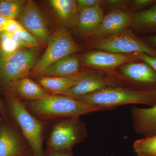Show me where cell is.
I'll return each mask as SVG.
<instances>
[{
    "mask_svg": "<svg viewBox=\"0 0 156 156\" xmlns=\"http://www.w3.org/2000/svg\"><path fill=\"white\" fill-rule=\"evenodd\" d=\"M112 84L111 81L100 76L84 73L83 78L77 84L61 95L77 99L84 95L110 87Z\"/></svg>",
    "mask_w": 156,
    "mask_h": 156,
    "instance_id": "cell-14",
    "label": "cell"
},
{
    "mask_svg": "<svg viewBox=\"0 0 156 156\" xmlns=\"http://www.w3.org/2000/svg\"><path fill=\"white\" fill-rule=\"evenodd\" d=\"M131 25L140 34L156 32V3L147 9L133 13Z\"/></svg>",
    "mask_w": 156,
    "mask_h": 156,
    "instance_id": "cell-19",
    "label": "cell"
},
{
    "mask_svg": "<svg viewBox=\"0 0 156 156\" xmlns=\"http://www.w3.org/2000/svg\"><path fill=\"white\" fill-rule=\"evenodd\" d=\"M87 135L86 126L80 117L59 120L50 129L46 154L72 152L73 147L83 141Z\"/></svg>",
    "mask_w": 156,
    "mask_h": 156,
    "instance_id": "cell-4",
    "label": "cell"
},
{
    "mask_svg": "<svg viewBox=\"0 0 156 156\" xmlns=\"http://www.w3.org/2000/svg\"><path fill=\"white\" fill-rule=\"evenodd\" d=\"M9 87H10L11 93L20 99L25 100L24 101L43 100L52 95L29 78H21L14 81Z\"/></svg>",
    "mask_w": 156,
    "mask_h": 156,
    "instance_id": "cell-15",
    "label": "cell"
},
{
    "mask_svg": "<svg viewBox=\"0 0 156 156\" xmlns=\"http://www.w3.org/2000/svg\"><path fill=\"white\" fill-rule=\"evenodd\" d=\"M101 2L102 1L100 0H77L76 2L79 14H80L85 10L98 5L101 4Z\"/></svg>",
    "mask_w": 156,
    "mask_h": 156,
    "instance_id": "cell-24",
    "label": "cell"
},
{
    "mask_svg": "<svg viewBox=\"0 0 156 156\" xmlns=\"http://www.w3.org/2000/svg\"><path fill=\"white\" fill-rule=\"evenodd\" d=\"M23 102L32 114L44 121L80 117L89 113L104 110L101 108L61 95H52L43 100Z\"/></svg>",
    "mask_w": 156,
    "mask_h": 156,
    "instance_id": "cell-1",
    "label": "cell"
},
{
    "mask_svg": "<svg viewBox=\"0 0 156 156\" xmlns=\"http://www.w3.org/2000/svg\"><path fill=\"white\" fill-rule=\"evenodd\" d=\"M39 48L20 49L12 53L0 51V82L9 87L32 70L38 61Z\"/></svg>",
    "mask_w": 156,
    "mask_h": 156,
    "instance_id": "cell-5",
    "label": "cell"
},
{
    "mask_svg": "<svg viewBox=\"0 0 156 156\" xmlns=\"http://www.w3.org/2000/svg\"><path fill=\"white\" fill-rule=\"evenodd\" d=\"M0 2H1V1H0Z\"/></svg>",
    "mask_w": 156,
    "mask_h": 156,
    "instance_id": "cell-35",
    "label": "cell"
},
{
    "mask_svg": "<svg viewBox=\"0 0 156 156\" xmlns=\"http://www.w3.org/2000/svg\"><path fill=\"white\" fill-rule=\"evenodd\" d=\"M21 49L18 47L16 43L10 38L7 41L0 43V51L5 53H12Z\"/></svg>",
    "mask_w": 156,
    "mask_h": 156,
    "instance_id": "cell-25",
    "label": "cell"
},
{
    "mask_svg": "<svg viewBox=\"0 0 156 156\" xmlns=\"http://www.w3.org/2000/svg\"><path fill=\"white\" fill-rule=\"evenodd\" d=\"M25 156H33L32 154L29 155H27Z\"/></svg>",
    "mask_w": 156,
    "mask_h": 156,
    "instance_id": "cell-34",
    "label": "cell"
},
{
    "mask_svg": "<svg viewBox=\"0 0 156 156\" xmlns=\"http://www.w3.org/2000/svg\"><path fill=\"white\" fill-rule=\"evenodd\" d=\"M133 148L137 156H156V134L135 140Z\"/></svg>",
    "mask_w": 156,
    "mask_h": 156,
    "instance_id": "cell-21",
    "label": "cell"
},
{
    "mask_svg": "<svg viewBox=\"0 0 156 156\" xmlns=\"http://www.w3.org/2000/svg\"><path fill=\"white\" fill-rule=\"evenodd\" d=\"M80 61L75 56H69L59 59L44 70L38 76L70 77L78 75Z\"/></svg>",
    "mask_w": 156,
    "mask_h": 156,
    "instance_id": "cell-16",
    "label": "cell"
},
{
    "mask_svg": "<svg viewBox=\"0 0 156 156\" xmlns=\"http://www.w3.org/2000/svg\"><path fill=\"white\" fill-rule=\"evenodd\" d=\"M130 1H102L101 5L105 4V5L108 6L111 8H115L114 10L119 9L126 8Z\"/></svg>",
    "mask_w": 156,
    "mask_h": 156,
    "instance_id": "cell-29",
    "label": "cell"
},
{
    "mask_svg": "<svg viewBox=\"0 0 156 156\" xmlns=\"http://www.w3.org/2000/svg\"><path fill=\"white\" fill-rule=\"evenodd\" d=\"M32 154L26 142L9 119H0V156H25Z\"/></svg>",
    "mask_w": 156,
    "mask_h": 156,
    "instance_id": "cell-8",
    "label": "cell"
},
{
    "mask_svg": "<svg viewBox=\"0 0 156 156\" xmlns=\"http://www.w3.org/2000/svg\"><path fill=\"white\" fill-rule=\"evenodd\" d=\"M8 18L0 15V33L5 31L6 23Z\"/></svg>",
    "mask_w": 156,
    "mask_h": 156,
    "instance_id": "cell-32",
    "label": "cell"
},
{
    "mask_svg": "<svg viewBox=\"0 0 156 156\" xmlns=\"http://www.w3.org/2000/svg\"><path fill=\"white\" fill-rule=\"evenodd\" d=\"M47 156H73L72 152L46 154Z\"/></svg>",
    "mask_w": 156,
    "mask_h": 156,
    "instance_id": "cell-33",
    "label": "cell"
},
{
    "mask_svg": "<svg viewBox=\"0 0 156 156\" xmlns=\"http://www.w3.org/2000/svg\"><path fill=\"white\" fill-rule=\"evenodd\" d=\"M25 29L14 19H8L6 23L5 31L11 34H15L18 31Z\"/></svg>",
    "mask_w": 156,
    "mask_h": 156,
    "instance_id": "cell-28",
    "label": "cell"
},
{
    "mask_svg": "<svg viewBox=\"0 0 156 156\" xmlns=\"http://www.w3.org/2000/svg\"><path fill=\"white\" fill-rule=\"evenodd\" d=\"M47 49L31 71L38 76L44 70L61 58L81 51L69 32L63 27H59L50 36Z\"/></svg>",
    "mask_w": 156,
    "mask_h": 156,
    "instance_id": "cell-6",
    "label": "cell"
},
{
    "mask_svg": "<svg viewBox=\"0 0 156 156\" xmlns=\"http://www.w3.org/2000/svg\"><path fill=\"white\" fill-rule=\"evenodd\" d=\"M156 3V0H135L131 5L133 10L141 11L150 8Z\"/></svg>",
    "mask_w": 156,
    "mask_h": 156,
    "instance_id": "cell-26",
    "label": "cell"
},
{
    "mask_svg": "<svg viewBox=\"0 0 156 156\" xmlns=\"http://www.w3.org/2000/svg\"><path fill=\"white\" fill-rule=\"evenodd\" d=\"M84 73L70 77L38 76V82L41 87L51 95H62L79 83Z\"/></svg>",
    "mask_w": 156,
    "mask_h": 156,
    "instance_id": "cell-18",
    "label": "cell"
},
{
    "mask_svg": "<svg viewBox=\"0 0 156 156\" xmlns=\"http://www.w3.org/2000/svg\"><path fill=\"white\" fill-rule=\"evenodd\" d=\"M137 60L138 59L135 53L130 55L103 51L90 52L84 55L83 58V62L86 65L107 70Z\"/></svg>",
    "mask_w": 156,
    "mask_h": 156,
    "instance_id": "cell-11",
    "label": "cell"
},
{
    "mask_svg": "<svg viewBox=\"0 0 156 156\" xmlns=\"http://www.w3.org/2000/svg\"><path fill=\"white\" fill-rule=\"evenodd\" d=\"M20 23L41 44H48L50 37L48 25L34 1L30 0L27 2L20 17Z\"/></svg>",
    "mask_w": 156,
    "mask_h": 156,
    "instance_id": "cell-10",
    "label": "cell"
},
{
    "mask_svg": "<svg viewBox=\"0 0 156 156\" xmlns=\"http://www.w3.org/2000/svg\"><path fill=\"white\" fill-rule=\"evenodd\" d=\"M144 41L156 49V34L144 38Z\"/></svg>",
    "mask_w": 156,
    "mask_h": 156,
    "instance_id": "cell-31",
    "label": "cell"
},
{
    "mask_svg": "<svg viewBox=\"0 0 156 156\" xmlns=\"http://www.w3.org/2000/svg\"><path fill=\"white\" fill-rule=\"evenodd\" d=\"M120 70L126 77L142 88L143 90L156 89V73L144 62H128L121 66Z\"/></svg>",
    "mask_w": 156,
    "mask_h": 156,
    "instance_id": "cell-12",
    "label": "cell"
},
{
    "mask_svg": "<svg viewBox=\"0 0 156 156\" xmlns=\"http://www.w3.org/2000/svg\"><path fill=\"white\" fill-rule=\"evenodd\" d=\"M87 104L111 110L126 104L156 105V89L150 90L109 87L77 98Z\"/></svg>",
    "mask_w": 156,
    "mask_h": 156,
    "instance_id": "cell-2",
    "label": "cell"
},
{
    "mask_svg": "<svg viewBox=\"0 0 156 156\" xmlns=\"http://www.w3.org/2000/svg\"><path fill=\"white\" fill-rule=\"evenodd\" d=\"M101 5H98L79 14L76 26L80 34L89 37L100 26L104 17Z\"/></svg>",
    "mask_w": 156,
    "mask_h": 156,
    "instance_id": "cell-17",
    "label": "cell"
},
{
    "mask_svg": "<svg viewBox=\"0 0 156 156\" xmlns=\"http://www.w3.org/2000/svg\"><path fill=\"white\" fill-rule=\"evenodd\" d=\"M132 14L133 13L126 8L113 10L104 16L100 26L89 37L96 41L126 30L132 24Z\"/></svg>",
    "mask_w": 156,
    "mask_h": 156,
    "instance_id": "cell-9",
    "label": "cell"
},
{
    "mask_svg": "<svg viewBox=\"0 0 156 156\" xmlns=\"http://www.w3.org/2000/svg\"><path fill=\"white\" fill-rule=\"evenodd\" d=\"M25 1L4 0L0 2V15L8 19H14L23 10Z\"/></svg>",
    "mask_w": 156,
    "mask_h": 156,
    "instance_id": "cell-22",
    "label": "cell"
},
{
    "mask_svg": "<svg viewBox=\"0 0 156 156\" xmlns=\"http://www.w3.org/2000/svg\"><path fill=\"white\" fill-rule=\"evenodd\" d=\"M0 115L3 119H9L8 118V111L4 104L2 100L0 98Z\"/></svg>",
    "mask_w": 156,
    "mask_h": 156,
    "instance_id": "cell-30",
    "label": "cell"
},
{
    "mask_svg": "<svg viewBox=\"0 0 156 156\" xmlns=\"http://www.w3.org/2000/svg\"><path fill=\"white\" fill-rule=\"evenodd\" d=\"M135 54L138 60L146 63L156 73V56H150L143 53H137Z\"/></svg>",
    "mask_w": 156,
    "mask_h": 156,
    "instance_id": "cell-27",
    "label": "cell"
},
{
    "mask_svg": "<svg viewBox=\"0 0 156 156\" xmlns=\"http://www.w3.org/2000/svg\"><path fill=\"white\" fill-rule=\"evenodd\" d=\"M15 34L22 39L30 48H39L41 46V43L36 38L25 29L18 31Z\"/></svg>",
    "mask_w": 156,
    "mask_h": 156,
    "instance_id": "cell-23",
    "label": "cell"
},
{
    "mask_svg": "<svg viewBox=\"0 0 156 156\" xmlns=\"http://www.w3.org/2000/svg\"><path fill=\"white\" fill-rule=\"evenodd\" d=\"M11 116L21 130L33 156H47L43 149L45 121L39 119L29 111L22 101L13 93L7 95Z\"/></svg>",
    "mask_w": 156,
    "mask_h": 156,
    "instance_id": "cell-3",
    "label": "cell"
},
{
    "mask_svg": "<svg viewBox=\"0 0 156 156\" xmlns=\"http://www.w3.org/2000/svg\"><path fill=\"white\" fill-rule=\"evenodd\" d=\"M51 6L58 17L69 27L77 25L79 14L76 1L75 0H51Z\"/></svg>",
    "mask_w": 156,
    "mask_h": 156,
    "instance_id": "cell-20",
    "label": "cell"
},
{
    "mask_svg": "<svg viewBox=\"0 0 156 156\" xmlns=\"http://www.w3.org/2000/svg\"><path fill=\"white\" fill-rule=\"evenodd\" d=\"M93 47L98 50L110 53H143L156 56V49L133 33L127 30L112 36L96 40Z\"/></svg>",
    "mask_w": 156,
    "mask_h": 156,
    "instance_id": "cell-7",
    "label": "cell"
},
{
    "mask_svg": "<svg viewBox=\"0 0 156 156\" xmlns=\"http://www.w3.org/2000/svg\"><path fill=\"white\" fill-rule=\"evenodd\" d=\"M131 116L134 131L143 137L156 134V105L147 108L134 107Z\"/></svg>",
    "mask_w": 156,
    "mask_h": 156,
    "instance_id": "cell-13",
    "label": "cell"
}]
</instances>
